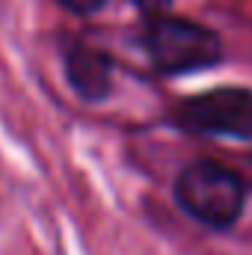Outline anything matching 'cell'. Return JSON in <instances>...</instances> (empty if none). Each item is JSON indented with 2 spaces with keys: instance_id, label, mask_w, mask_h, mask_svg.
Listing matches in <instances>:
<instances>
[{
  "instance_id": "7a4b0ae2",
  "label": "cell",
  "mask_w": 252,
  "mask_h": 255,
  "mask_svg": "<svg viewBox=\"0 0 252 255\" xmlns=\"http://www.w3.org/2000/svg\"><path fill=\"white\" fill-rule=\"evenodd\" d=\"M178 208L208 229H232L247 205V184L217 160H196L175 178Z\"/></svg>"
},
{
  "instance_id": "277c9868",
  "label": "cell",
  "mask_w": 252,
  "mask_h": 255,
  "mask_svg": "<svg viewBox=\"0 0 252 255\" xmlns=\"http://www.w3.org/2000/svg\"><path fill=\"white\" fill-rule=\"evenodd\" d=\"M63 68L68 86L86 104H101L113 89V60L83 39L63 42Z\"/></svg>"
},
{
  "instance_id": "52a82bcc",
  "label": "cell",
  "mask_w": 252,
  "mask_h": 255,
  "mask_svg": "<svg viewBox=\"0 0 252 255\" xmlns=\"http://www.w3.org/2000/svg\"><path fill=\"white\" fill-rule=\"evenodd\" d=\"M250 181H252V157H250Z\"/></svg>"
},
{
  "instance_id": "5b68a950",
  "label": "cell",
  "mask_w": 252,
  "mask_h": 255,
  "mask_svg": "<svg viewBox=\"0 0 252 255\" xmlns=\"http://www.w3.org/2000/svg\"><path fill=\"white\" fill-rule=\"evenodd\" d=\"M68 12H77V15H92V12H98L107 0H60Z\"/></svg>"
},
{
  "instance_id": "3957f363",
  "label": "cell",
  "mask_w": 252,
  "mask_h": 255,
  "mask_svg": "<svg viewBox=\"0 0 252 255\" xmlns=\"http://www.w3.org/2000/svg\"><path fill=\"white\" fill-rule=\"evenodd\" d=\"M172 125L199 136H232L252 139V89L217 86L181 98L172 113Z\"/></svg>"
},
{
  "instance_id": "8992f818",
  "label": "cell",
  "mask_w": 252,
  "mask_h": 255,
  "mask_svg": "<svg viewBox=\"0 0 252 255\" xmlns=\"http://www.w3.org/2000/svg\"><path fill=\"white\" fill-rule=\"evenodd\" d=\"M145 15H154V12H163L166 6H169V0H133Z\"/></svg>"
},
{
  "instance_id": "6da1fadb",
  "label": "cell",
  "mask_w": 252,
  "mask_h": 255,
  "mask_svg": "<svg viewBox=\"0 0 252 255\" xmlns=\"http://www.w3.org/2000/svg\"><path fill=\"white\" fill-rule=\"evenodd\" d=\"M139 45L151 65L163 74L202 71L223 60V42L211 27L169 12L145 15Z\"/></svg>"
}]
</instances>
